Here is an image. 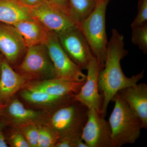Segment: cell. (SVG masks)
<instances>
[{
    "label": "cell",
    "mask_w": 147,
    "mask_h": 147,
    "mask_svg": "<svg viewBox=\"0 0 147 147\" xmlns=\"http://www.w3.org/2000/svg\"><path fill=\"white\" fill-rule=\"evenodd\" d=\"M124 43L123 35L113 29L108 42L105 65L98 76V88L102 100L101 113L104 117L114 96L121 90L137 84L144 77V70L130 77L125 75L121 65V60L127 54Z\"/></svg>",
    "instance_id": "1"
},
{
    "label": "cell",
    "mask_w": 147,
    "mask_h": 147,
    "mask_svg": "<svg viewBox=\"0 0 147 147\" xmlns=\"http://www.w3.org/2000/svg\"><path fill=\"white\" fill-rule=\"evenodd\" d=\"M112 101L115 105L109 122L115 147L133 144L139 138L143 128L140 119L118 93Z\"/></svg>",
    "instance_id": "2"
},
{
    "label": "cell",
    "mask_w": 147,
    "mask_h": 147,
    "mask_svg": "<svg viewBox=\"0 0 147 147\" xmlns=\"http://www.w3.org/2000/svg\"><path fill=\"white\" fill-rule=\"evenodd\" d=\"M110 1H96L91 13L80 22L78 26L88 41L94 56L102 68L105 65L108 44L105 16Z\"/></svg>",
    "instance_id": "3"
},
{
    "label": "cell",
    "mask_w": 147,
    "mask_h": 147,
    "mask_svg": "<svg viewBox=\"0 0 147 147\" xmlns=\"http://www.w3.org/2000/svg\"><path fill=\"white\" fill-rule=\"evenodd\" d=\"M89 109L73 100L57 108L50 117L48 126L59 139L69 136H81L88 118Z\"/></svg>",
    "instance_id": "4"
},
{
    "label": "cell",
    "mask_w": 147,
    "mask_h": 147,
    "mask_svg": "<svg viewBox=\"0 0 147 147\" xmlns=\"http://www.w3.org/2000/svg\"><path fill=\"white\" fill-rule=\"evenodd\" d=\"M18 71L28 80L56 77L54 66L45 45L28 47L23 60L18 66Z\"/></svg>",
    "instance_id": "5"
},
{
    "label": "cell",
    "mask_w": 147,
    "mask_h": 147,
    "mask_svg": "<svg viewBox=\"0 0 147 147\" xmlns=\"http://www.w3.org/2000/svg\"><path fill=\"white\" fill-rule=\"evenodd\" d=\"M32 19L39 21L51 32L58 34L78 25L65 12L48 0L27 7Z\"/></svg>",
    "instance_id": "6"
},
{
    "label": "cell",
    "mask_w": 147,
    "mask_h": 147,
    "mask_svg": "<svg viewBox=\"0 0 147 147\" xmlns=\"http://www.w3.org/2000/svg\"><path fill=\"white\" fill-rule=\"evenodd\" d=\"M45 45L54 66L56 77L75 82H85L86 75L65 52L57 34L51 32Z\"/></svg>",
    "instance_id": "7"
},
{
    "label": "cell",
    "mask_w": 147,
    "mask_h": 147,
    "mask_svg": "<svg viewBox=\"0 0 147 147\" xmlns=\"http://www.w3.org/2000/svg\"><path fill=\"white\" fill-rule=\"evenodd\" d=\"M57 34L61 46L71 60L82 70L86 69L94 56L79 28L73 27Z\"/></svg>",
    "instance_id": "8"
},
{
    "label": "cell",
    "mask_w": 147,
    "mask_h": 147,
    "mask_svg": "<svg viewBox=\"0 0 147 147\" xmlns=\"http://www.w3.org/2000/svg\"><path fill=\"white\" fill-rule=\"evenodd\" d=\"M100 111L88 110L81 138L89 147H115L108 121Z\"/></svg>",
    "instance_id": "9"
},
{
    "label": "cell",
    "mask_w": 147,
    "mask_h": 147,
    "mask_svg": "<svg viewBox=\"0 0 147 147\" xmlns=\"http://www.w3.org/2000/svg\"><path fill=\"white\" fill-rule=\"evenodd\" d=\"M102 68L97 59L94 57L87 67L86 80L74 98V100L81 102L88 109L93 108L100 113L102 100L98 88V79Z\"/></svg>",
    "instance_id": "10"
},
{
    "label": "cell",
    "mask_w": 147,
    "mask_h": 147,
    "mask_svg": "<svg viewBox=\"0 0 147 147\" xmlns=\"http://www.w3.org/2000/svg\"><path fill=\"white\" fill-rule=\"evenodd\" d=\"M27 47L13 26L0 23V53L9 64H15L24 56Z\"/></svg>",
    "instance_id": "11"
},
{
    "label": "cell",
    "mask_w": 147,
    "mask_h": 147,
    "mask_svg": "<svg viewBox=\"0 0 147 147\" xmlns=\"http://www.w3.org/2000/svg\"><path fill=\"white\" fill-rule=\"evenodd\" d=\"M28 80L25 76L14 71L7 61L3 59L0 74L1 109L17 92L25 86Z\"/></svg>",
    "instance_id": "12"
},
{
    "label": "cell",
    "mask_w": 147,
    "mask_h": 147,
    "mask_svg": "<svg viewBox=\"0 0 147 147\" xmlns=\"http://www.w3.org/2000/svg\"><path fill=\"white\" fill-rule=\"evenodd\" d=\"M121 97L141 120L143 128L147 129V85L137 84L121 90Z\"/></svg>",
    "instance_id": "13"
},
{
    "label": "cell",
    "mask_w": 147,
    "mask_h": 147,
    "mask_svg": "<svg viewBox=\"0 0 147 147\" xmlns=\"http://www.w3.org/2000/svg\"><path fill=\"white\" fill-rule=\"evenodd\" d=\"M84 82L55 77L36 82L29 85L27 88L38 90L57 97H69L74 96L78 93Z\"/></svg>",
    "instance_id": "14"
},
{
    "label": "cell",
    "mask_w": 147,
    "mask_h": 147,
    "mask_svg": "<svg viewBox=\"0 0 147 147\" xmlns=\"http://www.w3.org/2000/svg\"><path fill=\"white\" fill-rule=\"evenodd\" d=\"M12 26L21 35L27 48L46 45L51 34V32L39 21L32 18L20 21Z\"/></svg>",
    "instance_id": "15"
},
{
    "label": "cell",
    "mask_w": 147,
    "mask_h": 147,
    "mask_svg": "<svg viewBox=\"0 0 147 147\" xmlns=\"http://www.w3.org/2000/svg\"><path fill=\"white\" fill-rule=\"evenodd\" d=\"M32 18L28 7L19 0H0V23L13 25Z\"/></svg>",
    "instance_id": "16"
},
{
    "label": "cell",
    "mask_w": 147,
    "mask_h": 147,
    "mask_svg": "<svg viewBox=\"0 0 147 147\" xmlns=\"http://www.w3.org/2000/svg\"><path fill=\"white\" fill-rule=\"evenodd\" d=\"M4 106H5V112L7 115L14 123L21 126L34 123L42 116L41 112L26 108L17 98Z\"/></svg>",
    "instance_id": "17"
},
{
    "label": "cell",
    "mask_w": 147,
    "mask_h": 147,
    "mask_svg": "<svg viewBox=\"0 0 147 147\" xmlns=\"http://www.w3.org/2000/svg\"><path fill=\"white\" fill-rule=\"evenodd\" d=\"M21 95L24 99L30 103L37 105H53L57 108L74 100V96L57 97L41 91L28 88L24 90Z\"/></svg>",
    "instance_id": "18"
},
{
    "label": "cell",
    "mask_w": 147,
    "mask_h": 147,
    "mask_svg": "<svg viewBox=\"0 0 147 147\" xmlns=\"http://www.w3.org/2000/svg\"><path fill=\"white\" fill-rule=\"evenodd\" d=\"M72 17L76 24L85 19L94 9L96 0H68Z\"/></svg>",
    "instance_id": "19"
},
{
    "label": "cell",
    "mask_w": 147,
    "mask_h": 147,
    "mask_svg": "<svg viewBox=\"0 0 147 147\" xmlns=\"http://www.w3.org/2000/svg\"><path fill=\"white\" fill-rule=\"evenodd\" d=\"M131 41L137 45L144 54L147 53V24L132 27Z\"/></svg>",
    "instance_id": "20"
},
{
    "label": "cell",
    "mask_w": 147,
    "mask_h": 147,
    "mask_svg": "<svg viewBox=\"0 0 147 147\" xmlns=\"http://www.w3.org/2000/svg\"><path fill=\"white\" fill-rule=\"evenodd\" d=\"M58 139L57 136L48 126L39 127L37 147H55Z\"/></svg>",
    "instance_id": "21"
},
{
    "label": "cell",
    "mask_w": 147,
    "mask_h": 147,
    "mask_svg": "<svg viewBox=\"0 0 147 147\" xmlns=\"http://www.w3.org/2000/svg\"><path fill=\"white\" fill-rule=\"evenodd\" d=\"M20 132L24 135L30 147H37L39 127L34 123L22 125Z\"/></svg>",
    "instance_id": "22"
},
{
    "label": "cell",
    "mask_w": 147,
    "mask_h": 147,
    "mask_svg": "<svg viewBox=\"0 0 147 147\" xmlns=\"http://www.w3.org/2000/svg\"><path fill=\"white\" fill-rule=\"evenodd\" d=\"M147 24V0H139L138 12L131 25V28Z\"/></svg>",
    "instance_id": "23"
},
{
    "label": "cell",
    "mask_w": 147,
    "mask_h": 147,
    "mask_svg": "<svg viewBox=\"0 0 147 147\" xmlns=\"http://www.w3.org/2000/svg\"><path fill=\"white\" fill-rule=\"evenodd\" d=\"M8 142L11 147H30L28 143L21 132L13 133L9 139Z\"/></svg>",
    "instance_id": "24"
},
{
    "label": "cell",
    "mask_w": 147,
    "mask_h": 147,
    "mask_svg": "<svg viewBox=\"0 0 147 147\" xmlns=\"http://www.w3.org/2000/svg\"><path fill=\"white\" fill-rule=\"evenodd\" d=\"M48 1L53 3L59 8L63 11L75 22L72 17L68 0H48Z\"/></svg>",
    "instance_id": "25"
},
{
    "label": "cell",
    "mask_w": 147,
    "mask_h": 147,
    "mask_svg": "<svg viewBox=\"0 0 147 147\" xmlns=\"http://www.w3.org/2000/svg\"><path fill=\"white\" fill-rule=\"evenodd\" d=\"M20 2L27 7H32L38 5L44 0H19Z\"/></svg>",
    "instance_id": "26"
},
{
    "label": "cell",
    "mask_w": 147,
    "mask_h": 147,
    "mask_svg": "<svg viewBox=\"0 0 147 147\" xmlns=\"http://www.w3.org/2000/svg\"><path fill=\"white\" fill-rule=\"evenodd\" d=\"M3 127L2 123L0 122V147H7L8 144L3 131Z\"/></svg>",
    "instance_id": "27"
},
{
    "label": "cell",
    "mask_w": 147,
    "mask_h": 147,
    "mask_svg": "<svg viewBox=\"0 0 147 147\" xmlns=\"http://www.w3.org/2000/svg\"><path fill=\"white\" fill-rule=\"evenodd\" d=\"M3 59V58L1 57V54H0V74H1V67L2 62Z\"/></svg>",
    "instance_id": "28"
},
{
    "label": "cell",
    "mask_w": 147,
    "mask_h": 147,
    "mask_svg": "<svg viewBox=\"0 0 147 147\" xmlns=\"http://www.w3.org/2000/svg\"><path fill=\"white\" fill-rule=\"evenodd\" d=\"M1 107H0V112H1Z\"/></svg>",
    "instance_id": "29"
},
{
    "label": "cell",
    "mask_w": 147,
    "mask_h": 147,
    "mask_svg": "<svg viewBox=\"0 0 147 147\" xmlns=\"http://www.w3.org/2000/svg\"><path fill=\"white\" fill-rule=\"evenodd\" d=\"M96 1H97V0H96Z\"/></svg>",
    "instance_id": "30"
}]
</instances>
